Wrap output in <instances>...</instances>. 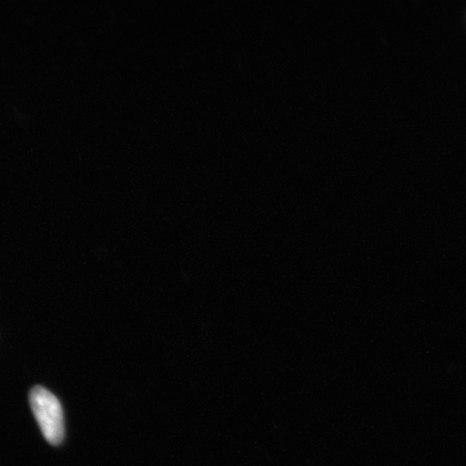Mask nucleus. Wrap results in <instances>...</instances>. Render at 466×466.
<instances>
[{"mask_svg":"<svg viewBox=\"0 0 466 466\" xmlns=\"http://www.w3.org/2000/svg\"><path fill=\"white\" fill-rule=\"evenodd\" d=\"M29 403L45 439L51 445H58L64 440V416L60 401L43 387H35L29 393Z\"/></svg>","mask_w":466,"mask_h":466,"instance_id":"1","label":"nucleus"}]
</instances>
